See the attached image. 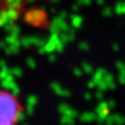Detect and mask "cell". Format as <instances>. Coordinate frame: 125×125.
<instances>
[{
  "label": "cell",
  "instance_id": "1",
  "mask_svg": "<svg viewBox=\"0 0 125 125\" xmlns=\"http://www.w3.org/2000/svg\"><path fill=\"white\" fill-rule=\"evenodd\" d=\"M20 100L5 90H0V125H17L22 115Z\"/></svg>",
  "mask_w": 125,
  "mask_h": 125
}]
</instances>
